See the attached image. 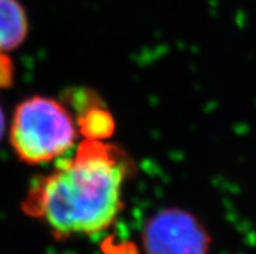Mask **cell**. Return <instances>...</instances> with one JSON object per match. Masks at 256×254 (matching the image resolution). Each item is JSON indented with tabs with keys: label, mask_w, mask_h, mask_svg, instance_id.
<instances>
[{
	"label": "cell",
	"mask_w": 256,
	"mask_h": 254,
	"mask_svg": "<svg viewBox=\"0 0 256 254\" xmlns=\"http://www.w3.org/2000/svg\"><path fill=\"white\" fill-rule=\"evenodd\" d=\"M29 34V19L20 0H0V53L14 51Z\"/></svg>",
	"instance_id": "277c9868"
},
{
	"label": "cell",
	"mask_w": 256,
	"mask_h": 254,
	"mask_svg": "<svg viewBox=\"0 0 256 254\" xmlns=\"http://www.w3.org/2000/svg\"><path fill=\"white\" fill-rule=\"evenodd\" d=\"M4 132H6V114H4L3 108L0 106V142L3 139Z\"/></svg>",
	"instance_id": "8992f818"
},
{
	"label": "cell",
	"mask_w": 256,
	"mask_h": 254,
	"mask_svg": "<svg viewBox=\"0 0 256 254\" xmlns=\"http://www.w3.org/2000/svg\"><path fill=\"white\" fill-rule=\"evenodd\" d=\"M144 254H208L212 239L192 213L181 208H162L142 229Z\"/></svg>",
	"instance_id": "3957f363"
},
{
	"label": "cell",
	"mask_w": 256,
	"mask_h": 254,
	"mask_svg": "<svg viewBox=\"0 0 256 254\" xmlns=\"http://www.w3.org/2000/svg\"><path fill=\"white\" fill-rule=\"evenodd\" d=\"M77 135L72 113L52 97L36 95L22 100L10 121V145L28 165L58 161L73 148Z\"/></svg>",
	"instance_id": "7a4b0ae2"
},
{
	"label": "cell",
	"mask_w": 256,
	"mask_h": 254,
	"mask_svg": "<svg viewBox=\"0 0 256 254\" xmlns=\"http://www.w3.org/2000/svg\"><path fill=\"white\" fill-rule=\"evenodd\" d=\"M13 66L6 53H0V90L12 84Z\"/></svg>",
	"instance_id": "5b68a950"
},
{
	"label": "cell",
	"mask_w": 256,
	"mask_h": 254,
	"mask_svg": "<svg viewBox=\"0 0 256 254\" xmlns=\"http://www.w3.org/2000/svg\"><path fill=\"white\" fill-rule=\"evenodd\" d=\"M130 166L121 149L86 139L30 187L22 210L58 239L102 234L122 212Z\"/></svg>",
	"instance_id": "6da1fadb"
}]
</instances>
